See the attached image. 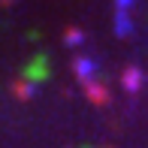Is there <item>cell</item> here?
I'll list each match as a JSON object with an SVG mask.
<instances>
[{"instance_id": "obj_6", "label": "cell", "mask_w": 148, "mask_h": 148, "mask_svg": "<svg viewBox=\"0 0 148 148\" xmlns=\"http://www.w3.org/2000/svg\"><path fill=\"white\" fill-rule=\"evenodd\" d=\"M118 33H121V36H127V33H130V21H127V15H124V9L118 12Z\"/></svg>"}, {"instance_id": "obj_9", "label": "cell", "mask_w": 148, "mask_h": 148, "mask_svg": "<svg viewBox=\"0 0 148 148\" xmlns=\"http://www.w3.org/2000/svg\"><path fill=\"white\" fill-rule=\"evenodd\" d=\"M0 3H12V0H0Z\"/></svg>"}, {"instance_id": "obj_8", "label": "cell", "mask_w": 148, "mask_h": 148, "mask_svg": "<svg viewBox=\"0 0 148 148\" xmlns=\"http://www.w3.org/2000/svg\"><path fill=\"white\" fill-rule=\"evenodd\" d=\"M118 6H121V9H127V6H130V0H118Z\"/></svg>"}, {"instance_id": "obj_5", "label": "cell", "mask_w": 148, "mask_h": 148, "mask_svg": "<svg viewBox=\"0 0 148 148\" xmlns=\"http://www.w3.org/2000/svg\"><path fill=\"white\" fill-rule=\"evenodd\" d=\"M30 85H33V82H27V79H18V82H12V94L21 97V100H30V94H33Z\"/></svg>"}, {"instance_id": "obj_7", "label": "cell", "mask_w": 148, "mask_h": 148, "mask_svg": "<svg viewBox=\"0 0 148 148\" xmlns=\"http://www.w3.org/2000/svg\"><path fill=\"white\" fill-rule=\"evenodd\" d=\"M66 42H70V45H79V42H82V30H66Z\"/></svg>"}, {"instance_id": "obj_4", "label": "cell", "mask_w": 148, "mask_h": 148, "mask_svg": "<svg viewBox=\"0 0 148 148\" xmlns=\"http://www.w3.org/2000/svg\"><path fill=\"white\" fill-rule=\"evenodd\" d=\"M121 82H124V88L130 91V94H136L139 88H142V73H139L136 66H130V70L124 73V79H121Z\"/></svg>"}, {"instance_id": "obj_2", "label": "cell", "mask_w": 148, "mask_h": 148, "mask_svg": "<svg viewBox=\"0 0 148 148\" xmlns=\"http://www.w3.org/2000/svg\"><path fill=\"white\" fill-rule=\"evenodd\" d=\"M73 70H76V76H79V82L82 85H88V82H94V60L91 58H76V64H73Z\"/></svg>"}, {"instance_id": "obj_3", "label": "cell", "mask_w": 148, "mask_h": 148, "mask_svg": "<svg viewBox=\"0 0 148 148\" xmlns=\"http://www.w3.org/2000/svg\"><path fill=\"white\" fill-rule=\"evenodd\" d=\"M85 94H88V100H94L97 106H106V103H109V91H106V85H100L97 79L85 85Z\"/></svg>"}, {"instance_id": "obj_1", "label": "cell", "mask_w": 148, "mask_h": 148, "mask_svg": "<svg viewBox=\"0 0 148 148\" xmlns=\"http://www.w3.org/2000/svg\"><path fill=\"white\" fill-rule=\"evenodd\" d=\"M24 79H27V82H45V79H49V60H45L42 55H36L30 60L27 66H24Z\"/></svg>"}]
</instances>
